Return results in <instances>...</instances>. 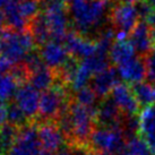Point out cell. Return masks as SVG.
Instances as JSON below:
<instances>
[{
	"instance_id": "obj_1",
	"label": "cell",
	"mask_w": 155,
	"mask_h": 155,
	"mask_svg": "<svg viewBox=\"0 0 155 155\" xmlns=\"http://www.w3.org/2000/svg\"><path fill=\"white\" fill-rule=\"evenodd\" d=\"M109 0H71L69 12L76 31L87 34L91 28L99 25L103 18Z\"/></svg>"
},
{
	"instance_id": "obj_2",
	"label": "cell",
	"mask_w": 155,
	"mask_h": 155,
	"mask_svg": "<svg viewBox=\"0 0 155 155\" xmlns=\"http://www.w3.org/2000/svg\"><path fill=\"white\" fill-rule=\"evenodd\" d=\"M71 96L65 85L56 84L44 91L40 96L39 119L43 122H56L64 113L68 111Z\"/></svg>"
},
{
	"instance_id": "obj_3",
	"label": "cell",
	"mask_w": 155,
	"mask_h": 155,
	"mask_svg": "<svg viewBox=\"0 0 155 155\" xmlns=\"http://www.w3.org/2000/svg\"><path fill=\"white\" fill-rule=\"evenodd\" d=\"M68 111L73 126V138L68 145H84L90 147L88 143L94 130L96 109L82 105L71 99Z\"/></svg>"
},
{
	"instance_id": "obj_4",
	"label": "cell",
	"mask_w": 155,
	"mask_h": 155,
	"mask_svg": "<svg viewBox=\"0 0 155 155\" xmlns=\"http://www.w3.org/2000/svg\"><path fill=\"white\" fill-rule=\"evenodd\" d=\"M126 137L120 128H94L90 137V148L92 151L105 152L121 155L126 146Z\"/></svg>"
},
{
	"instance_id": "obj_5",
	"label": "cell",
	"mask_w": 155,
	"mask_h": 155,
	"mask_svg": "<svg viewBox=\"0 0 155 155\" xmlns=\"http://www.w3.org/2000/svg\"><path fill=\"white\" fill-rule=\"evenodd\" d=\"M43 13L50 28L51 39L56 42L64 41L69 32L68 5L60 0H52L44 4Z\"/></svg>"
},
{
	"instance_id": "obj_6",
	"label": "cell",
	"mask_w": 155,
	"mask_h": 155,
	"mask_svg": "<svg viewBox=\"0 0 155 155\" xmlns=\"http://www.w3.org/2000/svg\"><path fill=\"white\" fill-rule=\"evenodd\" d=\"M42 151L39 138V125L30 122L19 128L16 140L7 155H40Z\"/></svg>"
},
{
	"instance_id": "obj_7",
	"label": "cell",
	"mask_w": 155,
	"mask_h": 155,
	"mask_svg": "<svg viewBox=\"0 0 155 155\" xmlns=\"http://www.w3.org/2000/svg\"><path fill=\"white\" fill-rule=\"evenodd\" d=\"M110 19L117 32H124L129 35L139 22V16L135 5L120 2L111 9Z\"/></svg>"
},
{
	"instance_id": "obj_8",
	"label": "cell",
	"mask_w": 155,
	"mask_h": 155,
	"mask_svg": "<svg viewBox=\"0 0 155 155\" xmlns=\"http://www.w3.org/2000/svg\"><path fill=\"white\" fill-rule=\"evenodd\" d=\"M64 42L69 54L77 58L78 60L92 57L97 51L96 41L88 39L86 35L81 34L77 31H69Z\"/></svg>"
},
{
	"instance_id": "obj_9",
	"label": "cell",
	"mask_w": 155,
	"mask_h": 155,
	"mask_svg": "<svg viewBox=\"0 0 155 155\" xmlns=\"http://www.w3.org/2000/svg\"><path fill=\"white\" fill-rule=\"evenodd\" d=\"M124 113L112 97H105L99 103L95 111V126L102 128H120Z\"/></svg>"
},
{
	"instance_id": "obj_10",
	"label": "cell",
	"mask_w": 155,
	"mask_h": 155,
	"mask_svg": "<svg viewBox=\"0 0 155 155\" xmlns=\"http://www.w3.org/2000/svg\"><path fill=\"white\" fill-rule=\"evenodd\" d=\"M39 91L33 87L30 83H25L18 87L15 94V101L19 108L22 109L26 118L31 120V122H35L34 118L39 116L40 107Z\"/></svg>"
},
{
	"instance_id": "obj_11",
	"label": "cell",
	"mask_w": 155,
	"mask_h": 155,
	"mask_svg": "<svg viewBox=\"0 0 155 155\" xmlns=\"http://www.w3.org/2000/svg\"><path fill=\"white\" fill-rule=\"evenodd\" d=\"M111 97L125 116H136L140 111V105L128 84L119 83L112 90Z\"/></svg>"
},
{
	"instance_id": "obj_12",
	"label": "cell",
	"mask_w": 155,
	"mask_h": 155,
	"mask_svg": "<svg viewBox=\"0 0 155 155\" xmlns=\"http://www.w3.org/2000/svg\"><path fill=\"white\" fill-rule=\"evenodd\" d=\"M39 138L42 150L56 153L61 148L66 137L56 122H43L39 125Z\"/></svg>"
},
{
	"instance_id": "obj_13",
	"label": "cell",
	"mask_w": 155,
	"mask_h": 155,
	"mask_svg": "<svg viewBox=\"0 0 155 155\" xmlns=\"http://www.w3.org/2000/svg\"><path fill=\"white\" fill-rule=\"evenodd\" d=\"M39 50L44 65L53 70L60 69L70 57L65 45H61L59 42H56V41L48 42L42 48H40Z\"/></svg>"
},
{
	"instance_id": "obj_14",
	"label": "cell",
	"mask_w": 155,
	"mask_h": 155,
	"mask_svg": "<svg viewBox=\"0 0 155 155\" xmlns=\"http://www.w3.org/2000/svg\"><path fill=\"white\" fill-rule=\"evenodd\" d=\"M119 71L113 67H109L105 70L96 74L92 79V88L101 99L108 97L112 90L119 84Z\"/></svg>"
},
{
	"instance_id": "obj_15",
	"label": "cell",
	"mask_w": 155,
	"mask_h": 155,
	"mask_svg": "<svg viewBox=\"0 0 155 155\" xmlns=\"http://www.w3.org/2000/svg\"><path fill=\"white\" fill-rule=\"evenodd\" d=\"M129 41L139 57H145L152 51V49H154L152 41L151 27L144 21H139L137 25L135 26L133 32L129 34Z\"/></svg>"
},
{
	"instance_id": "obj_16",
	"label": "cell",
	"mask_w": 155,
	"mask_h": 155,
	"mask_svg": "<svg viewBox=\"0 0 155 155\" xmlns=\"http://www.w3.org/2000/svg\"><path fill=\"white\" fill-rule=\"evenodd\" d=\"M120 77L127 84H136L143 82L146 77V66L143 57H135L131 60L118 66Z\"/></svg>"
},
{
	"instance_id": "obj_17",
	"label": "cell",
	"mask_w": 155,
	"mask_h": 155,
	"mask_svg": "<svg viewBox=\"0 0 155 155\" xmlns=\"http://www.w3.org/2000/svg\"><path fill=\"white\" fill-rule=\"evenodd\" d=\"M27 31L33 36L38 48H42L51 40V33L48 26L44 13H40L38 16L31 19L27 25Z\"/></svg>"
},
{
	"instance_id": "obj_18",
	"label": "cell",
	"mask_w": 155,
	"mask_h": 155,
	"mask_svg": "<svg viewBox=\"0 0 155 155\" xmlns=\"http://www.w3.org/2000/svg\"><path fill=\"white\" fill-rule=\"evenodd\" d=\"M28 83L38 91H47L57 84L56 70L49 68L48 66H42L35 71L30 74Z\"/></svg>"
},
{
	"instance_id": "obj_19",
	"label": "cell",
	"mask_w": 155,
	"mask_h": 155,
	"mask_svg": "<svg viewBox=\"0 0 155 155\" xmlns=\"http://www.w3.org/2000/svg\"><path fill=\"white\" fill-rule=\"evenodd\" d=\"M4 15L6 19V26L10 27L12 30L23 32L27 30L28 22L22 16L18 8V0H10L5 6Z\"/></svg>"
},
{
	"instance_id": "obj_20",
	"label": "cell",
	"mask_w": 155,
	"mask_h": 155,
	"mask_svg": "<svg viewBox=\"0 0 155 155\" xmlns=\"http://www.w3.org/2000/svg\"><path fill=\"white\" fill-rule=\"evenodd\" d=\"M135 52L136 50L129 40H122V41H116L113 43L109 54H110V60L113 64L120 66L135 58Z\"/></svg>"
},
{
	"instance_id": "obj_21",
	"label": "cell",
	"mask_w": 155,
	"mask_h": 155,
	"mask_svg": "<svg viewBox=\"0 0 155 155\" xmlns=\"http://www.w3.org/2000/svg\"><path fill=\"white\" fill-rule=\"evenodd\" d=\"M135 97L137 99L140 108L155 105V85L152 83H136L130 85Z\"/></svg>"
},
{
	"instance_id": "obj_22",
	"label": "cell",
	"mask_w": 155,
	"mask_h": 155,
	"mask_svg": "<svg viewBox=\"0 0 155 155\" xmlns=\"http://www.w3.org/2000/svg\"><path fill=\"white\" fill-rule=\"evenodd\" d=\"M121 155H153V153L146 140L136 135L127 138L126 146Z\"/></svg>"
},
{
	"instance_id": "obj_23",
	"label": "cell",
	"mask_w": 155,
	"mask_h": 155,
	"mask_svg": "<svg viewBox=\"0 0 155 155\" xmlns=\"http://www.w3.org/2000/svg\"><path fill=\"white\" fill-rule=\"evenodd\" d=\"M139 134L145 137L147 135L155 134V105L144 108L139 114Z\"/></svg>"
},
{
	"instance_id": "obj_24",
	"label": "cell",
	"mask_w": 155,
	"mask_h": 155,
	"mask_svg": "<svg viewBox=\"0 0 155 155\" xmlns=\"http://www.w3.org/2000/svg\"><path fill=\"white\" fill-rule=\"evenodd\" d=\"M19 84L10 74H0V99L6 101L15 97Z\"/></svg>"
},
{
	"instance_id": "obj_25",
	"label": "cell",
	"mask_w": 155,
	"mask_h": 155,
	"mask_svg": "<svg viewBox=\"0 0 155 155\" xmlns=\"http://www.w3.org/2000/svg\"><path fill=\"white\" fill-rule=\"evenodd\" d=\"M41 0H18V8L27 22L38 16L41 9Z\"/></svg>"
},
{
	"instance_id": "obj_26",
	"label": "cell",
	"mask_w": 155,
	"mask_h": 155,
	"mask_svg": "<svg viewBox=\"0 0 155 155\" xmlns=\"http://www.w3.org/2000/svg\"><path fill=\"white\" fill-rule=\"evenodd\" d=\"M97 95L94 92V90L92 87H84L82 90L77 91L75 95H74L73 100L77 103L88 107V108H94L95 103H96V100H97Z\"/></svg>"
},
{
	"instance_id": "obj_27",
	"label": "cell",
	"mask_w": 155,
	"mask_h": 155,
	"mask_svg": "<svg viewBox=\"0 0 155 155\" xmlns=\"http://www.w3.org/2000/svg\"><path fill=\"white\" fill-rule=\"evenodd\" d=\"M27 118L22 111V109L18 107L16 103H13L9 105L8 109V124L16 126L18 128H22L25 125H27Z\"/></svg>"
},
{
	"instance_id": "obj_28",
	"label": "cell",
	"mask_w": 155,
	"mask_h": 155,
	"mask_svg": "<svg viewBox=\"0 0 155 155\" xmlns=\"http://www.w3.org/2000/svg\"><path fill=\"white\" fill-rule=\"evenodd\" d=\"M92 76H93V74L91 73L90 70L81 62V66H79V68H78V71H77V74H76V76H75V79H74L73 84H71V88L77 92V91L82 90L84 87H86L87 83H88V81L92 78Z\"/></svg>"
},
{
	"instance_id": "obj_29",
	"label": "cell",
	"mask_w": 155,
	"mask_h": 155,
	"mask_svg": "<svg viewBox=\"0 0 155 155\" xmlns=\"http://www.w3.org/2000/svg\"><path fill=\"white\" fill-rule=\"evenodd\" d=\"M143 58L146 66V78L155 85V49Z\"/></svg>"
},
{
	"instance_id": "obj_30",
	"label": "cell",
	"mask_w": 155,
	"mask_h": 155,
	"mask_svg": "<svg viewBox=\"0 0 155 155\" xmlns=\"http://www.w3.org/2000/svg\"><path fill=\"white\" fill-rule=\"evenodd\" d=\"M8 109L9 105L7 102L0 99V128L6 125L8 121Z\"/></svg>"
},
{
	"instance_id": "obj_31",
	"label": "cell",
	"mask_w": 155,
	"mask_h": 155,
	"mask_svg": "<svg viewBox=\"0 0 155 155\" xmlns=\"http://www.w3.org/2000/svg\"><path fill=\"white\" fill-rule=\"evenodd\" d=\"M71 147V154L73 155H90L92 150L88 146L84 145H69Z\"/></svg>"
},
{
	"instance_id": "obj_32",
	"label": "cell",
	"mask_w": 155,
	"mask_h": 155,
	"mask_svg": "<svg viewBox=\"0 0 155 155\" xmlns=\"http://www.w3.org/2000/svg\"><path fill=\"white\" fill-rule=\"evenodd\" d=\"M143 138H144V139L146 140L147 144H148V146L151 148L153 155H155V134L147 135V136H145V137H143Z\"/></svg>"
},
{
	"instance_id": "obj_33",
	"label": "cell",
	"mask_w": 155,
	"mask_h": 155,
	"mask_svg": "<svg viewBox=\"0 0 155 155\" xmlns=\"http://www.w3.org/2000/svg\"><path fill=\"white\" fill-rule=\"evenodd\" d=\"M56 155H73L71 154V147L69 146H64L61 147L59 151L57 152Z\"/></svg>"
},
{
	"instance_id": "obj_34",
	"label": "cell",
	"mask_w": 155,
	"mask_h": 155,
	"mask_svg": "<svg viewBox=\"0 0 155 155\" xmlns=\"http://www.w3.org/2000/svg\"><path fill=\"white\" fill-rule=\"evenodd\" d=\"M120 2H124V4H130V5H136L138 2H142L144 0H119Z\"/></svg>"
},
{
	"instance_id": "obj_35",
	"label": "cell",
	"mask_w": 155,
	"mask_h": 155,
	"mask_svg": "<svg viewBox=\"0 0 155 155\" xmlns=\"http://www.w3.org/2000/svg\"><path fill=\"white\" fill-rule=\"evenodd\" d=\"M5 24H6V19H5L4 12H0V30L5 27Z\"/></svg>"
},
{
	"instance_id": "obj_36",
	"label": "cell",
	"mask_w": 155,
	"mask_h": 155,
	"mask_svg": "<svg viewBox=\"0 0 155 155\" xmlns=\"http://www.w3.org/2000/svg\"><path fill=\"white\" fill-rule=\"evenodd\" d=\"M40 155H56V153H53V152H49V151H45V150H42Z\"/></svg>"
},
{
	"instance_id": "obj_37",
	"label": "cell",
	"mask_w": 155,
	"mask_h": 155,
	"mask_svg": "<svg viewBox=\"0 0 155 155\" xmlns=\"http://www.w3.org/2000/svg\"><path fill=\"white\" fill-rule=\"evenodd\" d=\"M10 0H0V8H5V6L8 4Z\"/></svg>"
},
{
	"instance_id": "obj_38",
	"label": "cell",
	"mask_w": 155,
	"mask_h": 155,
	"mask_svg": "<svg viewBox=\"0 0 155 155\" xmlns=\"http://www.w3.org/2000/svg\"><path fill=\"white\" fill-rule=\"evenodd\" d=\"M146 2L155 10V0H146Z\"/></svg>"
}]
</instances>
